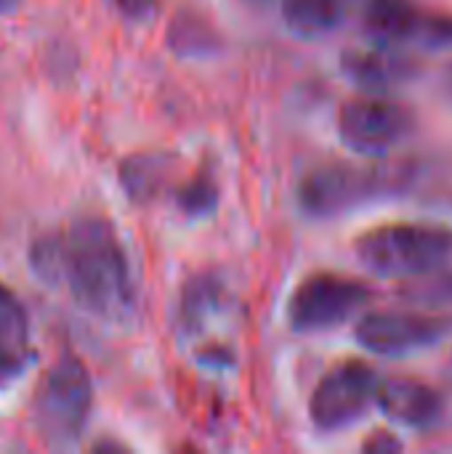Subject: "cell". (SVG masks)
I'll return each instance as SVG.
<instances>
[{
  "instance_id": "obj_5",
  "label": "cell",
  "mask_w": 452,
  "mask_h": 454,
  "mask_svg": "<svg viewBox=\"0 0 452 454\" xmlns=\"http://www.w3.org/2000/svg\"><path fill=\"white\" fill-rule=\"evenodd\" d=\"M410 125V112L381 93L357 96L346 101L338 114L344 144L365 157H381L392 152L408 136Z\"/></svg>"
},
{
  "instance_id": "obj_10",
  "label": "cell",
  "mask_w": 452,
  "mask_h": 454,
  "mask_svg": "<svg viewBox=\"0 0 452 454\" xmlns=\"http://www.w3.org/2000/svg\"><path fill=\"white\" fill-rule=\"evenodd\" d=\"M344 74L368 93H384L410 77L413 64L394 45L376 43L373 48H349L341 56Z\"/></svg>"
},
{
  "instance_id": "obj_14",
  "label": "cell",
  "mask_w": 452,
  "mask_h": 454,
  "mask_svg": "<svg viewBox=\"0 0 452 454\" xmlns=\"http://www.w3.org/2000/svg\"><path fill=\"white\" fill-rule=\"evenodd\" d=\"M410 40H418L426 48L452 45V16H448V13H421L418 11Z\"/></svg>"
},
{
  "instance_id": "obj_7",
  "label": "cell",
  "mask_w": 452,
  "mask_h": 454,
  "mask_svg": "<svg viewBox=\"0 0 452 454\" xmlns=\"http://www.w3.org/2000/svg\"><path fill=\"white\" fill-rule=\"evenodd\" d=\"M452 330V319L413 314V311H373L360 319L357 340L362 348L381 356H402L442 340Z\"/></svg>"
},
{
  "instance_id": "obj_9",
  "label": "cell",
  "mask_w": 452,
  "mask_h": 454,
  "mask_svg": "<svg viewBox=\"0 0 452 454\" xmlns=\"http://www.w3.org/2000/svg\"><path fill=\"white\" fill-rule=\"evenodd\" d=\"M376 404L389 420L410 428H429L442 415V399L437 396V391L413 378L381 380L376 391Z\"/></svg>"
},
{
  "instance_id": "obj_13",
  "label": "cell",
  "mask_w": 452,
  "mask_h": 454,
  "mask_svg": "<svg viewBox=\"0 0 452 454\" xmlns=\"http://www.w3.org/2000/svg\"><path fill=\"white\" fill-rule=\"evenodd\" d=\"M285 24L301 37H322L344 19V0H282Z\"/></svg>"
},
{
  "instance_id": "obj_4",
  "label": "cell",
  "mask_w": 452,
  "mask_h": 454,
  "mask_svg": "<svg viewBox=\"0 0 452 454\" xmlns=\"http://www.w3.org/2000/svg\"><path fill=\"white\" fill-rule=\"evenodd\" d=\"M378 375L365 362H344L333 367L309 402L312 423L320 431H341L354 426L376 404Z\"/></svg>"
},
{
  "instance_id": "obj_6",
  "label": "cell",
  "mask_w": 452,
  "mask_h": 454,
  "mask_svg": "<svg viewBox=\"0 0 452 454\" xmlns=\"http://www.w3.org/2000/svg\"><path fill=\"white\" fill-rule=\"evenodd\" d=\"M368 287L357 279L341 274H314L296 287L288 317L301 333L330 330L352 319L368 303Z\"/></svg>"
},
{
  "instance_id": "obj_17",
  "label": "cell",
  "mask_w": 452,
  "mask_h": 454,
  "mask_svg": "<svg viewBox=\"0 0 452 454\" xmlns=\"http://www.w3.org/2000/svg\"><path fill=\"white\" fill-rule=\"evenodd\" d=\"M445 93L450 96V101H452V64L445 69Z\"/></svg>"
},
{
  "instance_id": "obj_18",
  "label": "cell",
  "mask_w": 452,
  "mask_h": 454,
  "mask_svg": "<svg viewBox=\"0 0 452 454\" xmlns=\"http://www.w3.org/2000/svg\"><path fill=\"white\" fill-rule=\"evenodd\" d=\"M19 5V0H0V13H8Z\"/></svg>"
},
{
  "instance_id": "obj_19",
  "label": "cell",
  "mask_w": 452,
  "mask_h": 454,
  "mask_svg": "<svg viewBox=\"0 0 452 454\" xmlns=\"http://www.w3.org/2000/svg\"><path fill=\"white\" fill-rule=\"evenodd\" d=\"M450 372H452V356H450Z\"/></svg>"
},
{
  "instance_id": "obj_15",
  "label": "cell",
  "mask_w": 452,
  "mask_h": 454,
  "mask_svg": "<svg viewBox=\"0 0 452 454\" xmlns=\"http://www.w3.org/2000/svg\"><path fill=\"white\" fill-rule=\"evenodd\" d=\"M365 450L368 452H400L402 450V442L394 434H389V431H378V434H373L365 442Z\"/></svg>"
},
{
  "instance_id": "obj_11",
  "label": "cell",
  "mask_w": 452,
  "mask_h": 454,
  "mask_svg": "<svg viewBox=\"0 0 452 454\" xmlns=\"http://www.w3.org/2000/svg\"><path fill=\"white\" fill-rule=\"evenodd\" d=\"M29 319L13 290L0 285V386L16 380L29 364Z\"/></svg>"
},
{
  "instance_id": "obj_1",
  "label": "cell",
  "mask_w": 452,
  "mask_h": 454,
  "mask_svg": "<svg viewBox=\"0 0 452 454\" xmlns=\"http://www.w3.org/2000/svg\"><path fill=\"white\" fill-rule=\"evenodd\" d=\"M35 269L64 282L80 309L101 322H125L133 311V279L125 247L104 218H80L59 239L40 242Z\"/></svg>"
},
{
  "instance_id": "obj_16",
  "label": "cell",
  "mask_w": 452,
  "mask_h": 454,
  "mask_svg": "<svg viewBox=\"0 0 452 454\" xmlns=\"http://www.w3.org/2000/svg\"><path fill=\"white\" fill-rule=\"evenodd\" d=\"M115 3H117V8H120L128 19L141 21V19H147V16L155 11V3H157V0H115Z\"/></svg>"
},
{
  "instance_id": "obj_12",
  "label": "cell",
  "mask_w": 452,
  "mask_h": 454,
  "mask_svg": "<svg viewBox=\"0 0 452 454\" xmlns=\"http://www.w3.org/2000/svg\"><path fill=\"white\" fill-rule=\"evenodd\" d=\"M418 8L410 0H368L365 29L381 45H397L410 40Z\"/></svg>"
},
{
  "instance_id": "obj_8",
  "label": "cell",
  "mask_w": 452,
  "mask_h": 454,
  "mask_svg": "<svg viewBox=\"0 0 452 454\" xmlns=\"http://www.w3.org/2000/svg\"><path fill=\"white\" fill-rule=\"evenodd\" d=\"M381 178L384 176L373 168H357L344 162L322 165L301 181L298 200L312 215H336L370 197L378 189Z\"/></svg>"
},
{
  "instance_id": "obj_3",
  "label": "cell",
  "mask_w": 452,
  "mask_h": 454,
  "mask_svg": "<svg viewBox=\"0 0 452 454\" xmlns=\"http://www.w3.org/2000/svg\"><path fill=\"white\" fill-rule=\"evenodd\" d=\"M93 391L88 370L75 356H61L43 378L35 394V426L40 436L56 447H69L80 439L88 412H91Z\"/></svg>"
},
{
  "instance_id": "obj_2",
  "label": "cell",
  "mask_w": 452,
  "mask_h": 454,
  "mask_svg": "<svg viewBox=\"0 0 452 454\" xmlns=\"http://www.w3.org/2000/svg\"><path fill=\"white\" fill-rule=\"evenodd\" d=\"M452 255V231L432 223H389L357 242L360 263L386 279H413L440 271Z\"/></svg>"
}]
</instances>
